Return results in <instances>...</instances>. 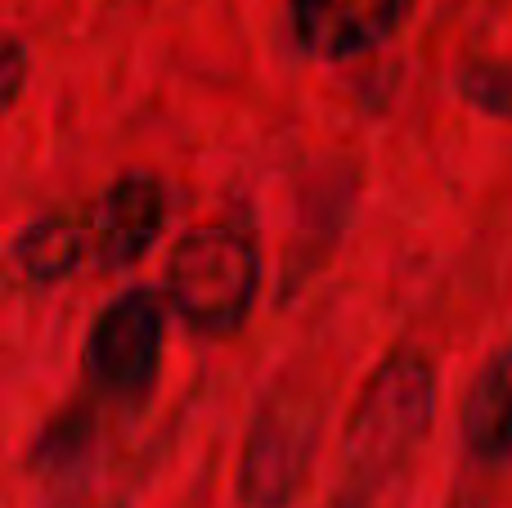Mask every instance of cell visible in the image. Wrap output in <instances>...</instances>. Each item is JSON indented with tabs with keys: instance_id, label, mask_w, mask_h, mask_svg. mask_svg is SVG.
Masks as SVG:
<instances>
[{
	"instance_id": "cell-1",
	"label": "cell",
	"mask_w": 512,
	"mask_h": 508,
	"mask_svg": "<svg viewBox=\"0 0 512 508\" xmlns=\"http://www.w3.org/2000/svg\"><path fill=\"white\" fill-rule=\"evenodd\" d=\"M256 288L261 252L243 225H194L171 248L167 302L194 333H234L252 315Z\"/></svg>"
},
{
	"instance_id": "cell-2",
	"label": "cell",
	"mask_w": 512,
	"mask_h": 508,
	"mask_svg": "<svg viewBox=\"0 0 512 508\" xmlns=\"http://www.w3.org/2000/svg\"><path fill=\"white\" fill-rule=\"evenodd\" d=\"M436 414V369L418 351H396L373 369L346 428V473L360 486H378L418 446Z\"/></svg>"
},
{
	"instance_id": "cell-3",
	"label": "cell",
	"mask_w": 512,
	"mask_h": 508,
	"mask_svg": "<svg viewBox=\"0 0 512 508\" xmlns=\"http://www.w3.org/2000/svg\"><path fill=\"white\" fill-rule=\"evenodd\" d=\"M324 405L315 392L283 387L256 410L239 459V508H292L306 495L319 459Z\"/></svg>"
},
{
	"instance_id": "cell-4",
	"label": "cell",
	"mask_w": 512,
	"mask_h": 508,
	"mask_svg": "<svg viewBox=\"0 0 512 508\" xmlns=\"http://www.w3.org/2000/svg\"><path fill=\"white\" fill-rule=\"evenodd\" d=\"M162 365V302L149 288H126L99 311L86 338V369L113 401H144Z\"/></svg>"
},
{
	"instance_id": "cell-5",
	"label": "cell",
	"mask_w": 512,
	"mask_h": 508,
	"mask_svg": "<svg viewBox=\"0 0 512 508\" xmlns=\"http://www.w3.org/2000/svg\"><path fill=\"white\" fill-rule=\"evenodd\" d=\"M162 225H167V189H162V180L153 171H122L104 189L95 216H90L95 257L104 266H135L158 243Z\"/></svg>"
},
{
	"instance_id": "cell-6",
	"label": "cell",
	"mask_w": 512,
	"mask_h": 508,
	"mask_svg": "<svg viewBox=\"0 0 512 508\" xmlns=\"http://www.w3.org/2000/svg\"><path fill=\"white\" fill-rule=\"evenodd\" d=\"M409 0H292L297 41L315 59L346 63L378 50L400 23Z\"/></svg>"
},
{
	"instance_id": "cell-7",
	"label": "cell",
	"mask_w": 512,
	"mask_h": 508,
	"mask_svg": "<svg viewBox=\"0 0 512 508\" xmlns=\"http://www.w3.org/2000/svg\"><path fill=\"white\" fill-rule=\"evenodd\" d=\"M463 446L477 464L512 459V338L486 356L459 410Z\"/></svg>"
},
{
	"instance_id": "cell-8",
	"label": "cell",
	"mask_w": 512,
	"mask_h": 508,
	"mask_svg": "<svg viewBox=\"0 0 512 508\" xmlns=\"http://www.w3.org/2000/svg\"><path fill=\"white\" fill-rule=\"evenodd\" d=\"M90 252H95L90 221H77V216H41V221H32L14 239V266L27 284L50 288L59 279H68Z\"/></svg>"
},
{
	"instance_id": "cell-9",
	"label": "cell",
	"mask_w": 512,
	"mask_h": 508,
	"mask_svg": "<svg viewBox=\"0 0 512 508\" xmlns=\"http://www.w3.org/2000/svg\"><path fill=\"white\" fill-rule=\"evenodd\" d=\"M18 86H23V41L9 36V45H5V104L18 99Z\"/></svg>"
},
{
	"instance_id": "cell-10",
	"label": "cell",
	"mask_w": 512,
	"mask_h": 508,
	"mask_svg": "<svg viewBox=\"0 0 512 508\" xmlns=\"http://www.w3.org/2000/svg\"><path fill=\"white\" fill-rule=\"evenodd\" d=\"M63 508H117V504H63Z\"/></svg>"
},
{
	"instance_id": "cell-11",
	"label": "cell",
	"mask_w": 512,
	"mask_h": 508,
	"mask_svg": "<svg viewBox=\"0 0 512 508\" xmlns=\"http://www.w3.org/2000/svg\"><path fill=\"white\" fill-rule=\"evenodd\" d=\"M337 508H364V504H355V500H346V504H337Z\"/></svg>"
}]
</instances>
